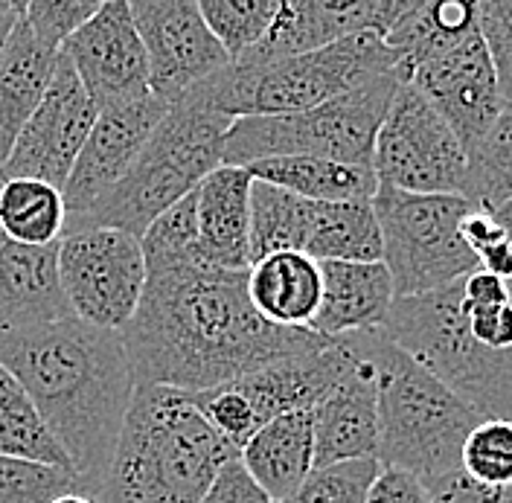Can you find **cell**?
Wrapping results in <instances>:
<instances>
[{
  "mask_svg": "<svg viewBox=\"0 0 512 503\" xmlns=\"http://www.w3.org/2000/svg\"><path fill=\"white\" fill-rule=\"evenodd\" d=\"M248 297L268 323L312 329L323 303L320 262L297 251L262 256L248 268Z\"/></svg>",
  "mask_w": 512,
  "mask_h": 503,
  "instance_id": "603a6c76",
  "label": "cell"
},
{
  "mask_svg": "<svg viewBox=\"0 0 512 503\" xmlns=\"http://www.w3.org/2000/svg\"><path fill=\"white\" fill-rule=\"evenodd\" d=\"M460 236H463V242H466V248L475 253V256H483V253L489 251V248H495L498 242H504L507 239V230L495 221L492 213H486V210H469L463 221H460Z\"/></svg>",
  "mask_w": 512,
  "mask_h": 503,
  "instance_id": "7bdbcfd3",
  "label": "cell"
},
{
  "mask_svg": "<svg viewBox=\"0 0 512 503\" xmlns=\"http://www.w3.org/2000/svg\"><path fill=\"white\" fill-rule=\"evenodd\" d=\"M62 56L99 111L152 94L146 47L128 0H105L85 27L64 41Z\"/></svg>",
  "mask_w": 512,
  "mask_h": 503,
  "instance_id": "5bb4252c",
  "label": "cell"
},
{
  "mask_svg": "<svg viewBox=\"0 0 512 503\" xmlns=\"http://www.w3.org/2000/svg\"><path fill=\"white\" fill-rule=\"evenodd\" d=\"M123 341L137 387L181 393H204L332 344L312 329L268 323L248 297V271L219 268L149 274Z\"/></svg>",
  "mask_w": 512,
  "mask_h": 503,
  "instance_id": "6da1fadb",
  "label": "cell"
},
{
  "mask_svg": "<svg viewBox=\"0 0 512 503\" xmlns=\"http://www.w3.org/2000/svg\"><path fill=\"white\" fill-rule=\"evenodd\" d=\"M466 158L469 166L460 195L475 210L495 213L512 201V102Z\"/></svg>",
  "mask_w": 512,
  "mask_h": 503,
  "instance_id": "f546056e",
  "label": "cell"
},
{
  "mask_svg": "<svg viewBox=\"0 0 512 503\" xmlns=\"http://www.w3.org/2000/svg\"><path fill=\"white\" fill-rule=\"evenodd\" d=\"M480 268L495 274L498 280L504 283H512V236H507L504 242H498L495 248L480 256Z\"/></svg>",
  "mask_w": 512,
  "mask_h": 503,
  "instance_id": "f6af8a7d",
  "label": "cell"
},
{
  "mask_svg": "<svg viewBox=\"0 0 512 503\" xmlns=\"http://www.w3.org/2000/svg\"><path fill=\"white\" fill-rule=\"evenodd\" d=\"M492 216H495V221H498V224H501V227L507 230V236H512V201L501 204V207H498V210H495Z\"/></svg>",
  "mask_w": 512,
  "mask_h": 503,
  "instance_id": "7dc6e473",
  "label": "cell"
},
{
  "mask_svg": "<svg viewBox=\"0 0 512 503\" xmlns=\"http://www.w3.org/2000/svg\"><path fill=\"white\" fill-rule=\"evenodd\" d=\"M512 291L510 283L498 280L495 274L478 268L475 274L463 277V306L466 309H483V306H498V303H510Z\"/></svg>",
  "mask_w": 512,
  "mask_h": 503,
  "instance_id": "ee69618b",
  "label": "cell"
},
{
  "mask_svg": "<svg viewBox=\"0 0 512 503\" xmlns=\"http://www.w3.org/2000/svg\"><path fill=\"white\" fill-rule=\"evenodd\" d=\"M73 317L59 277V242L32 248L0 233V335Z\"/></svg>",
  "mask_w": 512,
  "mask_h": 503,
  "instance_id": "d6986e66",
  "label": "cell"
},
{
  "mask_svg": "<svg viewBox=\"0 0 512 503\" xmlns=\"http://www.w3.org/2000/svg\"><path fill=\"white\" fill-rule=\"evenodd\" d=\"M251 187L245 166H219L195 189L198 245L210 268L248 271L251 256Z\"/></svg>",
  "mask_w": 512,
  "mask_h": 503,
  "instance_id": "ffe728a7",
  "label": "cell"
},
{
  "mask_svg": "<svg viewBox=\"0 0 512 503\" xmlns=\"http://www.w3.org/2000/svg\"><path fill=\"white\" fill-rule=\"evenodd\" d=\"M460 472L486 489L512 486V422L480 419L460 451Z\"/></svg>",
  "mask_w": 512,
  "mask_h": 503,
  "instance_id": "836d02e7",
  "label": "cell"
},
{
  "mask_svg": "<svg viewBox=\"0 0 512 503\" xmlns=\"http://www.w3.org/2000/svg\"><path fill=\"white\" fill-rule=\"evenodd\" d=\"M99 6V0H30L24 3L21 18L47 50L62 53L64 41L82 30Z\"/></svg>",
  "mask_w": 512,
  "mask_h": 503,
  "instance_id": "8d00e7d4",
  "label": "cell"
},
{
  "mask_svg": "<svg viewBox=\"0 0 512 503\" xmlns=\"http://www.w3.org/2000/svg\"><path fill=\"white\" fill-rule=\"evenodd\" d=\"M510 291H512V283H510Z\"/></svg>",
  "mask_w": 512,
  "mask_h": 503,
  "instance_id": "681fc988",
  "label": "cell"
},
{
  "mask_svg": "<svg viewBox=\"0 0 512 503\" xmlns=\"http://www.w3.org/2000/svg\"><path fill=\"white\" fill-rule=\"evenodd\" d=\"M478 35L495 67L498 88L512 102V0H475Z\"/></svg>",
  "mask_w": 512,
  "mask_h": 503,
  "instance_id": "74e56055",
  "label": "cell"
},
{
  "mask_svg": "<svg viewBox=\"0 0 512 503\" xmlns=\"http://www.w3.org/2000/svg\"><path fill=\"white\" fill-rule=\"evenodd\" d=\"M59 56L32 35L24 18L18 21L0 56V169L47 94Z\"/></svg>",
  "mask_w": 512,
  "mask_h": 503,
  "instance_id": "cb8c5ba5",
  "label": "cell"
},
{
  "mask_svg": "<svg viewBox=\"0 0 512 503\" xmlns=\"http://www.w3.org/2000/svg\"><path fill=\"white\" fill-rule=\"evenodd\" d=\"M254 181L286 189L306 201H373V169L323 158H265L245 166Z\"/></svg>",
  "mask_w": 512,
  "mask_h": 503,
  "instance_id": "4316f807",
  "label": "cell"
},
{
  "mask_svg": "<svg viewBox=\"0 0 512 503\" xmlns=\"http://www.w3.org/2000/svg\"><path fill=\"white\" fill-rule=\"evenodd\" d=\"M198 503H274L259 486L254 477L245 472V466L239 460L227 463L222 474L216 477V483L210 486V492Z\"/></svg>",
  "mask_w": 512,
  "mask_h": 503,
  "instance_id": "60d3db41",
  "label": "cell"
},
{
  "mask_svg": "<svg viewBox=\"0 0 512 503\" xmlns=\"http://www.w3.org/2000/svg\"><path fill=\"white\" fill-rule=\"evenodd\" d=\"M382 472L379 460H352L315 469L283 503H367L370 486Z\"/></svg>",
  "mask_w": 512,
  "mask_h": 503,
  "instance_id": "d590c367",
  "label": "cell"
},
{
  "mask_svg": "<svg viewBox=\"0 0 512 503\" xmlns=\"http://www.w3.org/2000/svg\"><path fill=\"white\" fill-rule=\"evenodd\" d=\"M0 364L24 384L70 469L99 498L137 390L123 332L76 317L0 335Z\"/></svg>",
  "mask_w": 512,
  "mask_h": 503,
  "instance_id": "7a4b0ae2",
  "label": "cell"
},
{
  "mask_svg": "<svg viewBox=\"0 0 512 503\" xmlns=\"http://www.w3.org/2000/svg\"><path fill=\"white\" fill-rule=\"evenodd\" d=\"M469 210L472 204L463 195H416L379 184L373 213L396 300L440 291L478 271L480 259L460 236Z\"/></svg>",
  "mask_w": 512,
  "mask_h": 503,
  "instance_id": "9c48e42d",
  "label": "cell"
},
{
  "mask_svg": "<svg viewBox=\"0 0 512 503\" xmlns=\"http://www.w3.org/2000/svg\"><path fill=\"white\" fill-rule=\"evenodd\" d=\"M53 503H99L96 498H91V495H85V492H70V495H64V498H59V501Z\"/></svg>",
  "mask_w": 512,
  "mask_h": 503,
  "instance_id": "c3c4849f",
  "label": "cell"
},
{
  "mask_svg": "<svg viewBox=\"0 0 512 503\" xmlns=\"http://www.w3.org/2000/svg\"><path fill=\"white\" fill-rule=\"evenodd\" d=\"M367 503H431V498L414 474L402 469H382L370 486Z\"/></svg>",
  "mask_w": 512,
  "mask_h": 503,
  "instance_id": "b9f144b4",
  "label": "cell"
},
{
  "mask_svg": "<svg viewBox=\"0 0 512 503\" xmlns=\"http://www.w3.org/2000/svg\"><path fill=\"white\" fill-rule=\"evenodd\" d=\"M303 253L315 262H382L373 201H309Z\"/></svg>",
  "mask_w": 512,
  "mask_h": 503,
  "instance_id": "484cf974",
  "label": "cell"
},
{
  "mask_svg": "<svg viewBox=\"0 0 512 503\" xmlns=\"http://www.w3.org/2000/svg\"><path fill=\"white\" fill-rule=\"evenodd\" d=\"M466 166V149L446 120L414 85L399 82L376 134V181L416 195H460Z\"/></svg>",
  "mask_w": 512,
  "mask_h": 503,
  "instance_id": "30bf717a",
  "label": "cell"
},
{
  "mask_svg": "<svg viewBox=\"0 0 512 503\" xmlns=\"http://www.w3.org/2000/svg\"><path fill=\"white\" fill-rule=\"evenodd\" d=\"M306 198H297L286 189L254 181L251 187V256L262 259L271 253H303L306 227Z\"/></svg>",
  "mask_w": 512,
  "mask_h": 503,
  "instance_id": "4dcf8cb0",
  "label": "cell"
},
{
  "mask_svg": "<svg viewBox=\"0 0 512 503\" xmlns=\"http://www.w3.org/2000/svg\"><path fill=\"white\" fill-rule=\"evenodd\" d=\"M355 361L344 378L312 408L315 469L379 460V373L361 335H350Z\"/></svg>",
  "mask_w": 512,
  "mask_h": 503,
  "instance_id": "ac0fdd59",
  "label": "cell"
},
{
  "mask_svg": "<svg viewBox=\"0 0 512 503\" xmlns=\"http://www.w3.org/2000/svg\"><path fill=\"white\" fill-rule=\"evenodd\" d=\"M323 303L312 323L329 341L382 329L396 303V288L384 262H320Z\"/></svg>",
  "mask_w": 512,
  "mask_h": 503,
  "instance_id": "44dd1931",
  "label": "cell"
},
{
  "mask_svg": "<svg viewBox=\"0 0 512 503\" xmlns=\"http://www.w3.org/2000/svg\"><path fill=\"white\" fill-rule=\"evenodd\" d=\"M70 492L88 495L85 483L73 469L21 457H0V503H53Z\"/></svg>",
  "mask_w": 512,
  "mask_h": 503,
  "instance_id": "e575fe53",
  "label": "cell"
},
{
  "mask_svg": "<svg viewBox=\"0 0 512 503\" xmlns=\"http://www.w3.org/2000/svg\"><path fill=\"white\" fill-rule=\"evenodd\" d=\"M0 457H21L70 469L64 448L24 390V384L0 364Z\"/></svg>",
  "mask_w": 512,
  "mask_h": 503,
  "instance_id": "f1b7e54d",
  "label": "cell"
},
{
  "mask_svg": "<svg viewBox=\"0 0 512 503\" xmlns=\"http://www.w3.org/2000/svg\"><path fill=\"white\" fill-rule=\"evenodd\" d=\"M478 32L475 3L466 0H408L402 15L384 32L396 56V73L405 82L419 64L437 59L463 38Z\"/></svg>",
  "mask_w": 512,
  "mask_h": 503,
  "instance_id": "d4e9b609",
  "label": "cell"
},
{
  "mask_svg": "<svg viewBox=\"0 0 512 503\" xmlns=\"http://www.w3.org/2000/svg\"><path fill=\"white\" fill-rule=\"evenodd\" d=\"M99 108L85 94L70 62L59 56L53 82L41 99L38 111L18 134L9 158L0 169V181L9 178H32L64 189L67 175L79 158Z\"/></svg>",
  "mask_w": 512,
  "mask_h": 503,
  "instance_id": "4fadbf2b",
  "label": "cell"
},
{
  "mask_svg": "<svg viewBox=\"0 0 512 503\" xmlns=\"http://www.w3.org/2000/svg\"><path fill=\"white\" fill-rule=\"evenodd\" d=\"M131 15L149 59V91L166 105H175L230 64L198 0H137Z\"/></svg>",
  "mask_w": 512,
  "mask_h": 503,
  "instance_id": "7c38bea8",
  "label": "cell"
},
{
  "mask_svg": "<svg viewBox=\"0 0 512 503\" xmlns=\"http://www.w3.org/2000/svg\"><path fill=\"white\" fill-rule=\"evenodd\" d=\"M233 123L236 120L216 111L192 88L169 105L126 178L102 195L82 219L70 221L64 236L91 227H114L143 239L152 221L195 192L210 172L222 166L224 140Z\"/></svg>",
  "mask_w": 512,
  "mask_h": 503,
  "instance_id": "277c9868",
  "label": "cell"
},
{
  "mask_svg": "<svg viewBox=\"0 0 512 503\" xmlns=\"http://www.w3.org/2000/svg\"><path fill=\"white\" fill-rule=\"evenodd\" d=\"M399 82V73H384L300 114L242 117L224 140L222 166H248L265 158H323L373 169L376 134Z\"/></svg>",
  "mask_w": 512,
  "mask_h": 503,
  "instance_id": "ba28073f",
  "label": "cell"
},
{
  "mask_svg": "<svg viewBox=\"0 0 512 503\" xmlns=\"http://www.w3.org/2000/svg\"><path fill=\"white\" fill-rule=\"evenodd\" d=\"M431 503H512V486L507 489H486L472 483L463 472H454L425 486Z\"/></svg>",
  "mask_w": 512,
  "mask_h": 503,
  "instance_id": "ab89813d",
  "label": "cell"
},
{
  "mask_svg": "<svg viewBox=\"0 0 512 503\" xmlns=\"http://www.w3.org/2000/svg\"><path fill=\"white\" fill-rule=\"evenodd\" d=\"M169 105L158 96H146L128 105L99 111L94 128L73 163L62 195L67 204V224L82 219L102 195L117 187L146 149Z\"/></svg>",
  "mask_w": 512,
  "mask_h": 503,
  "instance_id": "2e32d148",
  "label": "cell"
},
{
  "mask_svg": "<svg viewBox=\"0 0 512 503\" xmlns=\"http://www.w3.org/2000/svg\"><path fill=\"white\" fill-rule=\"evenodd\" d=\"M405 82L434 105V111L463 143L466 155L507 108L495 67L478 32L440 53L437 59L419 64Z\"/></svg>",
  "mask_w": 512,
  "mask_h": 503,
  "instance_id": "9a60e30c",
  "label": "cell"
},
{
  "mask_svg": "<svg viewBox=\"0 0 512 503\" xmlns=\"http://www.w3.org/2000/svg\"><path fill=\"white\" fill-rule=\"evenodd\" d=\"M21 12H24V3H15V0H0V56L12 38V32L21 21Z\"/></svg>",
  "mask_w": 512,
  "mask_h": 503,
  "instance_id": "bcb514c9",
  "label": "cell"
},
{
  "mask_svg": "<svg viewBox=\"0 0 512 503\" xmlns=\"http://www.w3.org/2000/svg\"><path fill=\"white\" fill-rule=\"evenodd\" d=\"M283 0H198L210 32L219 38L230 64L245 59L268 35Z\"/></svg>",
  "mask_w": 512,
  "mask_h": 503,
  "instance_id": "d6a6232c",
  "label": "cell"
},
{
  "mask_svg": "<svg viewBox=\"0 0 512 503\" xmlns=\"http://www.w3.org/2000/svg\"><path fill=\"white\" fill-rule=\"evenodd\" d=\"M408 0H283L268 35L233 64H265L315 53L358 32H387Z\"/></svg>",
  "mask_w": 512,
  "mask_h": 503,
  "instance_id": "e0dca14e",
  "label": "cell"
},
{
  "mask_svg": "<svg viewBox=\"0 0 512 503\" xmlns=\"http://www.w3.org/2000/svg\"><path fill=\"white\" fill-rule=\"evenodd\" d=\"M460 312L466 317L469 335L489 352H512V300L483 309H466L460 291Z\"/></svg>",
  "mask_w": 512,
  "mask_h": 503,
  "instance_id": "f35d334b",
  "label": "cell"
},
{
  "mask_svg": "<svg viewBox=\"0 0 512 503\" xmlns=\"http://www.w3.org/2000/svg\"><path fill=\"white\" fill-rule=\"evenodd\" d=\"M396 56L382 32H358L315 53L265 64H227L222 73L201 82L195 91L230 120L242 117H283L318 108L396 73Z\"/></svg>",
  "mask_w": 512,
  "mask_h": 503,
  "instance_id": "8992f818",
  "label": "cell"
},
{
  "mask_svg": "<svg viewBox=\"0 0 512 503\" xmlns=\"http://www.w3.org/2000/svg\"><path fill=\"white\" fill-rule=\"evenodd\" d=\"M239 463L274 503L294 495L315 472V419L312 410L286 413L262 425L245 448Z\"/></svg>",
  "mask_w": 512,
  "mask_h": 503,
  "instance_id": "7402d4cb",
  "label": "cell"
},
{
  "mask_svg": "<svg viewBox=\"0 0 512 503\" xmlns=\"http://www.w3.org/2000/svg\"><path fill=\"white\" fill-rule=\"evenodd\" d=\"M140 248L146 256L149 274L184 271V268H210L201 256V245H198L195 192L181 198L160 219L152 221V227L140 239Z\"/></svg>",
  "mask_w": 512,
  "mask_h": 503,
  "instance_id": "1f68e13d",
  "label": "cell"
},
{
  "mask_svg": "<svg viewBox=\"0 0 512 503\" xmlns=\"http://www.w3.org/2000/svg\"><path fill=\"white\" fill-rule=\"evenodd\" d=\"M460 291L463 280L422 297L396 300L382 335L483 419L512 422V352H489L469 335Z\"/></svg>",
  "mask_w": 512,
  "mask_h": 503,
  "instance_id": "52a82bcc",
  "label": "cell"
},
{
  "mask_svg": "<svg viewBox=\"0 0 512 503\" xmlns=\"http://www.w3.org/2000/svg\"><path fill=\"white\" fill-rule=\"evenodd\" d=\"M361 338L379 373L382 469L414 474L422 486L460 472L463 442L483 416L390 344L382 329L361 332Z\"/></svg>",
  "mask_w": 512,
  "mask_h": 503,
  "instance_id": "5b68a950",
  "label": "cell"
},
{
  "mask_svg": "<svg viewBox=\"0 0 512 503\" xmlns=\"http://www.w3.org/2000/svg\"><path fill=\"white\" fill-rule=\"evenodd\" d=\"M59 277L76 320L123 332L143 300L149 268L140 239L114 227H91L59 242Z\"/></svg>",
  "mask_w": 512,
  "mask_h": 503,
  "instance_id": "8fae6325",
  "label": "cell"
},
{
  "mask_svg": "<svg viewBox=\"0 0 512 503\" xmlns=\"http://www.w3.org/2000/svg\"><path fill=\"white\" fill-rule=\"evenodd\" d=\"M239 460L190 393L137 387L99 503H198Z\"/></svg>",
  "mask_w": 512,
  "mask_h": 503,
  "instance_id": "3957f363",
  "label": "cell"
},
{
  "mask_svg": "<svg viewBox=\"0 0 512 503\" xmlns=\"http://www.w3.org/2000/svg\"><path fill=\"white\" fill-rule=\"evenodd\" d=\"M67 230L62 189L32 178L0 181V233L18 245H56Z\"/></svg>",
  "mask_w": 512,
  "mask_h": 503,
  "instance_id": "83f0119b",
  "label": "cell"
}]
</instances>
